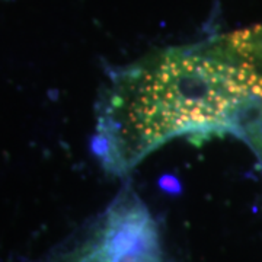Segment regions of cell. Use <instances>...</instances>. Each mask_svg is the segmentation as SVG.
Returning a JSON list of instances; mask_svg holds the SVG:
<instances>
[{
  "mask_svg": "<svg viewBox=\"0 0 262 262\" xmlns=\"http://www.w3.org/2000/svg\"><path fill=\"white\" fill-rule=\"evenodd\" d=\"M262 110V72L225 39L162 50L118 69L96 103L94 150L124 177L182 136H241Z\"/></svg>",
  "mask_w": 262,
  "mask_h": 262,
  "instance_id": "1",
  "label": "cell"
},
{
  "mask_svg": "<svg viewBox=\"0 0 262 262\" xmlns=\"http://www.w3.org/2000/svg\"><path fill=\"white\" fill-rule=\"evenodd\" d=\"M239 137L246 141L248 146L252 149L256 159H258V166L262 173V110H259L249 121L245 124Z\"/></svg>",
  "mask_w": 262,
  "mask_h": 262,
  "instance_id": "2",
  "label": "cell"
}]
</instances>
